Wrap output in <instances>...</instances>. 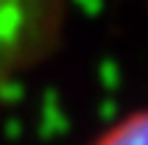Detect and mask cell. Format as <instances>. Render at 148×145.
Returning <instances> with one entry per match:
<instances>
[{
	"label": "cell",
	"instance_id": "cell-1",
	"mask_svg": "<svg viewBox=\"0 0 148 145\" xmlns=\"http://www.w3.org/2000/svg\"><path fill=\"white\" fill-rule=\"evenodd\" d=\"M64 0H0V95L50 50Z\"/></svg>",
	"mask_w": 148,
	"mask_h": 145
},
{
	"label": "cell",
	"instance_id": "cell-2",
	"mask_svg": "<svg viewBox=\"0 0 148 145\" xmlns=\"http://www.w3.org/2000/svg\"><path fill=\"white\" fill-rule=\"evenodd\" d=\"M95 145H148V112L134 114L126 123L115 126Z\"/></svg>",
	"mask_w": 148,
	"mask_h": 145
}]
</instances>
